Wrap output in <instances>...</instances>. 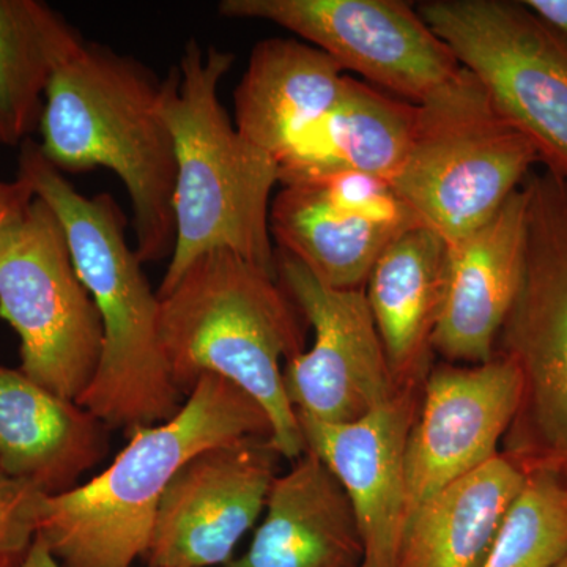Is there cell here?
I'll return each mask as SVG.
<instances>
[{"label": "cell", "mask_w": 567, "mask_h": 567, "mask_svg": "<svg viewBox=\"0 0 567 567\" xmlns=\"http://www.w3.org/2000/svg\"><path fill=\"white\" fill-rule=\"evenodd\" d=\"M35 200V194L28 182L17 177L13 182L0 181V245L10 237Z\"/></svg>", "instance_id": "484cf974"}, {"label": "cell", "mask_w": 567, "mask_h": 567, "mask_svg": "<svg viewBox=\"0 0 567 567\" xmlns=\"http://www.w3.org/2000/svg\"><path fill=\"white\" fill-rule=\"evenodd\" d=\"M0 319L20 338V371L76 402L103 352V324L54 213L35 197L0 245Z\"/></svg>", "instance_id": "9c48e42d"}, {"label": "cell", "mask_w": 567, "mask_h": 567, "mask_svg": "<svg viewBox=\"0 0 567 567\" xmlns=\"http://www.w3.org/2000/svg\"><path fill=\"white\" fill-rule=\"evenodd\" d=\"M163 81L136 59L82 41L44 95L41 153L61 173L106 167L132 199L142 264L173 256L177 159Z\"/></svg>", "instance_id": "277c9868"}, {"label": "cell", "mask_w": 567, "mask_h": 567, "mask_svg": "<svg viewBox=\"0 0 567 567\" xmlns=\"http://www.w3.org/2000/svg\"><path fill=\"white\" fill-rule=\"evenodd\" d=\"M539 163L535 147L461 69L416 104L415 128L393 188L446 245L477 229Z\"/></svg>", "instance_id": "52a82bcc"}, {"label": "cell", "mask_w": 567, "mask_h": 567, "mask_svg": "<svg viewBox=\"0 0 567 567\" xmlns=\"http://www.w3.org/2000/svg\"><path fill=\"white\" fill-rule=\"evenodd\" d=\"M567 558V487L533 473L507 511L483 567H557Z\"/></svg>", "instance_id": "cb8c5ba5"}, {"label": "cell", "mask_w": 567, "mask_h": 567, "mask_svg": "<svg viewBox=\"0 0 567 567\" xmlns=\"http://www.w3.org/2000/svg\"><path fill=\"white\" fill-rule=\"evenodd\" d=\"M522 186L524 267L495 347L520 375V401L502 453L567 487V181L543 171Z\"/></svg>", "instance_id": "8992f818"}, {"label": "cell", "mask_w": 567, "mask_h": 567, "mask_svg": "<svg viewBox=\"0 0 567 567\" xmlns=\"http://www.w3.org/2000/svg\"><path fill=\"white\" fill-rule=\"evenodd\" d=\"M158 298L159 342L178 391L186 398L207 374L229 380L267 413L279 456H303L281 363L305 352V330L278 278L229 249H213Z\"/></svg>", "instance_id": "3957f363"}, {"label": "cell", "mask_w": 567, "mask_h": 567, "mask_svg": "<svg viewBox=\"0 0 567 567\" xmlns=\"http://www.w3.org/2000/svg\"><path fill=\"white\" fill-rule=\"evenodd\" d=\"M423 385L399 386L388 401L352 423L328 424L297 413L308 451L349 496L363 539V567L398 563L409 517L406 442Z\"/></svg>", "instance_id": "9a60e30c"}, {"label": "cell", "mask_w": 567, "mask_h": 567, "mask_svg": "<svg viewBox=\"0 0 567 567\" xmlns=\"http://www.w3.org/2000/svg\"><path fill=\"white\" fill-rule=\"evenodd\" d=\"M416 226L390 182L357 171L284 185L270 207L279 251L334 289H363L383 249Z\"/></svg>", "instance_id": "7c38bea8"}, {"label": "cell", "mask_w": 567, "mask_h": 567, "mask_svg": "<svg viewBox=\"0 0 567 567\" xmlns=\"http://www.w3.org/2000/svg\"><path fill=\"white\" fill-rule=\"evenodd\" d=\"M364 546L349 496L311 451L276 476L262 525L224 567H363Z\"/></svg>", "instance_id": "ac0fdd59"}, {"label": "cell", "mask_w": 567, "mask_h": 567, "mask_svg": "<svg viewBox=\"0 0 567 567\" xmlns=\"http://www.w3.org/2000/svg\"><path fill=\"white\" fill-rule=\"evenodd\" d=\"M107 425L20 369L0 365V470L41 495L76 487L107 451Z\"/></svg>", "instance_id": "e0dca14e"}, {"label": "cell", "mask_w": 567, "mask_h": 567, "mask_svg": "<svg viewBox=\"0 0 567 567\" xmlns=\"http://www.w3.org/2000/svg\"><path fill=\"white\" fill-rule=\"evenodd\" d=\"M17 567H62L61 563L54 558V555L51 554L50 548L47 547V544L40 539L39 536H35L33 539L32 546L29 547L28 554L24 555V558L21 559L20 565Z\"/></svg>", "instance_id": "83f0119b"}, {"label": "cell", "mask_w": 567, "mask_h": 567, "mask_svg": "<svg viewBox=\"0 0 567 567\" xmlns=\"http://www.w3.org/2000/svg\"><path fill=\"white\" fill-rule=\"evenodd\" d=\"M41 494L0 470V567H17L37 536Z\"/></svg>", "instance_id": "d4e9b609"}, {"label": "cell", "mask_w": 567, "mask_h": 567, "mask_svg": "<svg viewBox=\"0 0 567 567\" xmlns=\"http://www.w3.org/2000/svg\"><path fill=\"white\" fill-rule=\"evenodd\" d=\"M82 41L47 3L0 0V145L31 141L51 78Z\"/></svg>", "instance_id": "603a6c76"}, {"label": "cell", "mask_w": 567, "mask_h": 567, "mask_svg": "<svg viewBox=\"0 0 567 567\" xmlns=\"http://www.w3.org/2000/svg\"><path fill=\"white\" fill-rule=\"evenodd\" d=\"M527 194L517 189L477 229L446 245L432 349L450 363L483 364L516 298L524 267Z\"/></svg>", "instance_id": "2e32d148"}, {"label": "cell", "mask_w": 567, "mask_h": 567, "mask_svg": "<svg viewBox=\"0 0 567 567\" xmlns=\"http://www.w3.org/2000/svg\"><path fill=\"white\" fill-rule=\"evenodd\" d=\"M218 9L223 17L281 25L413 104L462 69L416 9L399 0H223Z\"/></svg>", "instance_id": "30bf717a"}, {"label": "cell", "mask_w": 567, "mask_h": 567, "mask_svg": "<svg viewBox=\"0 0 567 567\" xmlns=\"http://www.w3.org/2000/svg\"><path fill=\"white\" fill-rule=\"evenodd\" d=\"M536 17L567 39V0H524Z\"/></svg>", "instance_id": "4316f807"}, {"label": "cell", "mask_w": 567, "mask_h": 567, "mask_svg": "<svg viewBox=\"0 0 567 567\" xmlns=\"http://www.w3.org/2000/svg\"><path fill=\"white\" fill-rule=\"evenodd\" d=\"M246 436L270 439L262 406L223 377H200L173 417L130 432L128 445L99 476L41 496L37 536L62 567H134L182 466Z\"/></svg>", "instance_id": "6da1fadb"}, {"label": "cell", "mask_w": 567, "mask_h": 567, "mask_svg": "<svg viewBox=\"0 0 567 567\" xmlns=\"http://www.w3.org/2000/svg\"><path fill=\"white\" fill-rule=\"evenodd\" d=\"M279 457L268 436H246L182 466L159 505L148 567L226 566L265 511Z\"/></svg>", "instance_id": "4fadbf2b"}, {"label": "cell", "mask_w": 567, "mask_h": 567, "mask_svg": "<svg viewBox=\"0 0 567 567\" xmlns=\"http://www.w3.org/2000/svg\"><path fill=\"white\" fill-rule=\"evenodd\" d=\"M417 14L528 137L544 171L567 181V39L524 2L429 0Z\"/></svg>", "instance_id": "ba28073f"}, {"label": "cell", "mask_w": 567, "mask_h": 567, "mask_svg": "<svg viewBox=\"0 0 567 567\" xmlns=\"http://www.w3.org/2000/svg\"><path fill=\"white\" fill-rule=\"evenodd\" d=\"M525 481L499 453L447 484L409 514L395 567H483Z\"/></svg>", "instance_id": "7402d4cb"}, {"label": "cell", "mask_w": 567, "mask_h": 567, "mask_svg": "<svg viewBox=\"0 0 567 567\" xmlns=\"http://www.w3.org/2000/svg\"><path fill=\"white\" fill-rule=\"evenodd\" d=\"M518 401L520 375L499 354L483 364L446 363L431 369L406 442L409 514L502 453L498 447Z\"/></svg>", "instance_id": "5bb4252c"}, {"label": "cell", "mask_w": 567, "mask_h": 567, "mask_svg": "<svg viewBox=\"0 0 567 567\" xmlns=\"http://www.w3.org/2000/svg\"><path fill=\"white\" fill-rule=\"evenodd\" d=\"M415 118L416 104L347 76L333 110L278 164L279 183L295 185L339 171L391 183L409 152Z\"/></svg>", "instance_id": "44dd1931"}, {"label": "cell", "mask_w": 567, "mask_h": 567, "mask_svg": "<svg viewBox=\"0 0 567 567\" xmlns=\"http://www.w3.org/2000/svg\"><path fill=\"white\" fill-rule=\"evenodd\" d=\"M346 80L344 69L311 44L260 41L235 91V128L278 166L333 110Z\"/></svg>", "instance_id": "d6986e66"}, {"label": "cell", "mask_w": 567, "mask_h": 567, "mask_svg": "<svg viewBox=\"0 0 567 567\" xmlns=\"http://www.w3.org/2000/svg\"><path fill=\"white\" fill-rule=\"evenodd\" d=\"M276 278L315 330V346L284 368V386L295 412L328 424H346L388 401L399 386L364 287L327 286L300 260L279 249Z\"/></svg>", "instance_id": "8fae6325"}, {"label": "cell", "mask_w": 567, "mask_h": 567, "mask_svg": "<svg viewBox=\"0 0 567 567\" xmlns=\"http://www.w3.org/2000/svg\"><path fill=\"white\" fill-rule=\"evenodd\" d=\"M233 52L196 40L163 80L162 111L173 134L177 181L175 246L158 297L203 254L229 249L276 276L271 193L279 183L271 156L237 132L218 99Z\"/></svg>", "instance_id": "5b68a950"}, {"label": "cell", "mask_w": 567, "mask_h": 567, "mask_svg": "<svg viewBox=\"0 0 567 567\" xmlns=\"http://www.w3.org/2000/svg\"><path fill=\"white\" fill-rule=\"evenodd\" d=\"M446 244L424 226L412 227L383 249L364 289L395 386L423 385L431 372Z\"/></svg>", "instance_id": "ffe728a7"}, {"label": "cell", "mask_w": 567, "mask_h": 567, "mask_svg": "<svg viewBox=\"0 0 567 567\" xmlns=\"http://www.w3.org/2000/svg\"><path fill=\"white\" fill-rule=\"evenodd\" d=\"M18 177L61 223L76 274L102 320V358L76 404L107 427L128 432L169 420L185 395L164 360L158 295L126 241L117 204L107 194L78 192L32 141L21 145Z\"/></svg>", "instance_id": "7a4b0ae2"}, {"label": "cell", "mask_w": 567, "mask_h": 567, "mask_svg": "<svg viewBox=\"0 0 567 567\" xmlns=\"http://www.w3.org/2000/svg\"><path fill=\"white\" fill-rule=\"evenodd\" d=\"M557 567H567V558L565 559V561L559 563Z\"/></svg>", "instance_id": "f1b7e54d"}]
</instances>
